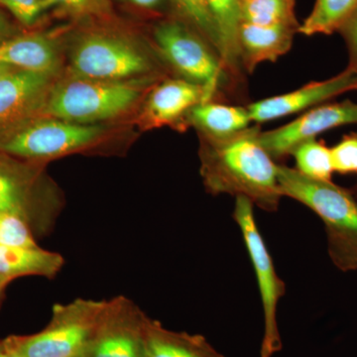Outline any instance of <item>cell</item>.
<instances>
[{
	"mask_svg": "<svg viewBox=\"0 0 357 357\" xmlns=\"http://www.w3.org/2000/svg\"><path fill=\"white\" fill-rule=\"evenodd\" d=\"M132 6L138 8L144 9V10L153 11L159 9L163 6L165 0H126Z\"/></svg>",
	"mask_w": 357,
	"mask_h": 357,
	"instance_id": "4dcf8cb0",
	"label": "cell"
},
{
	"mask_svg": "<svg viewBox=\"0 0 357 357\" xmlns=\"http://www.w3.org/2000/svg\"><path fill=\"white\" fill-rule=\"evenodd\" d=\"M143 84L74 76L54 84L42 116L93 124L126 114L140 100Z\"/></svg>",
	"mask_w": 357,
	"mask_h": 357,
	"instance_id": "277c9868",
	"label": "cell"
},
{
	"mask_svg": "<svg viewBox=\"0 0 357 357\" xmlns=\"http://www.w3.org/2000/svg\"><path fill=\"white\" fill-rule=\"evenodd\" d=\"M0 65L56 77L61 59L52 37L42 33H27L0 43Z\"/></svg>",
	"mask_w": 357,
	"mask_h": 357,
	"instance_id": "2e32d148",
	"label": "cell"
},
{
	"mask_svg": "<svg viewBox=\"0 0 357 357\" xmlns=\"http://www.w3.org/2000/svg\"><path fill=\"white\" fill-rule=\"evenodd\" d=\"M34 234L27 223L13 215H0V248H36Z\"/></svg>",
	"mask_w": 357,
	"mask_h": 357,
	"instance_id": "484cf974",
	"label": "cell"
},
{
	"mask_svg": "<svg viewBox=\"0 0 357 357\" xmlns=\"http://www.w3.org/2000/svg\"><path fill=\"white\" fill-rule=\"evenodd\" d=\"M294 24L259 25L243 22L239 29V53L245 74H252L265 62L274 63L292 48L299 30Z\"/></svg>",
	"mask_w": 357,
	"mask_h": 357,
	"instance_id": "9a60e30c",
	"label": "cell"
},
{
	"mask_svg": "<svg viewBox=\"0 0 357 357\" xmlns=\"http://www.w3.org/2000/svg\"><path fill=\"white\" fill-rule=\"evenodd\" d=\"M282 197L304 204L325 225L328 251L333 264L344 272L357 270V199L332 181L306 177L278 164Z\"/></svg>",
	"mask_w": 357,
	"mask_h": 357,
	"instance_id": "7a4b0ae2",
	"label": "cell"
},
{
	"mask_svg": "<svg viewBox=\"0 0 357 357\" xmlns=\"http://www.w3.org/2000/svg\"><path fill=\"white\" fill-rule=\"evenodd\" d=\"M13 68L9 67V66L6 65H0V79H2L4 76H6L7 74L13 70Z\"/></svg>",
	"mask_w": 357,
	"mask_h": 357,
	"instance_id": "836d02e7",
	"label": "cell"
},
{
	"mask_svg": "<svg viewBox=\"0 0 357 357\" xmlns=\"http://www.w3.org/2000/svg\"><path fill=\"white\" fill-rule=\"evenodd\" d=\"M74 76L100 81H129L154 73L149 56L115 33L89 31L79 37L70 55Z\"/></svg>",
	"mask_w": 357,
	"mask_h": 357,
	"instance_id": "ba28073f",
	"label": "cell"
},
{
	"mask_svg": "<svg viewBox=\"0 0 357 357\" xmlns=\"http://www.w3.org/2000/svg\"><path fill=\"white\" fill-rule=\"evenodd\" d=\"M60 253L36 248H0V274L13 279L41 276L52 279L62 269Z\"/></svg>",
	"mask_w": 357,
	"mask_h": 357,
	"instance_id": "ffe728a7",
	"label": "cell"
},
{
	"mask_svg": "<svg viewBox=\"0 0 357 357\" xmlns=\"http://www.w3.org/2000/svg\"><path fill=\"white\" fill-rule=\"evenodd\" d=\"M259 126L223 138L199 136L201 175L213 196L244 197L255 206L273 213L282 197L278 164L258 140Z\"/></svg>",
	"mask_w": 357,
	"mask_h": 357,
	"instance_id": "6da1fadb",
	"label": "cell"
},
{
	"mask_svg": "<svg viewBox=\"0 0 357 357\" xmlns=\"http://www.w3.org/2000/svg\"><path fill=\"white\" fill-rule=\"evenodd\" d=\"M170 2L175 11L176 17L198 31L220 55V41L217 29L206 0H170Z\"/></svg>",
	"mask_w": 357,
	"mask_h": 357,
	"instance_id": "cb8c5ba5",
	"label": "cell"
},
{
	"mask_svg": "<svg viewBox=\"0 0 357 357\" xmlns=\"http://www.w3.org/2000/svg\"><path fill=\"white\" fill-rule=\"evenodd\" d=\"M338 32L344 37L349 48V56H351L349 67L357 70V10L352 14L351 17L344 23Z\"/></svg>",
	"mask_w": 357,
	"mask_h": 357,
	"instance_id": "f1b7e54d",
	"label": "cell"
},
{
	"mask_svg": "<svg viewBox=\"0 0 357 357\" xmlns=\"http://www.w3.org/2000/svg\"><path fill=\"white\" fill-rule=\"evenodd\" d=\"M153 40L167 64L182 79L203 88L204 102L217 100L220 89L223 91L234 86L223 69L218 51L198 31L175 15L155 26Z\"/></svg>",
	"mask_w": 357,
	"mask_h": 357,
	"instance_id": "5b68a950",
	"label": "cell"
},
{
	"mask_svg": "<svg viewBox=\"0 0 357 357\" xmlns=\"http://www.w3.org/2000/svg\"><path fill=\"white\" fill-rule=\"evenodd\" d=\"M206 2L217 29L223 69L236 88L245 74L239 53V29L243 23L241 0H206Z\"/></svg>",
	"mask_w": 357,
	"mask_h": 357,
	"instance_id": "e0dca14e",
	"label": "cell"
},
{
	"mask_svg": "<svg viewBox=\"0 0 357 357\" xmlns=\"http://www.w3.org/2000/svg\"><path fill=\"white\" fill-rule=\"evenodd\" d=\"M103 137V129L41 116L0 136V152L43 162L89 150Z\"/></svg>",
	"mask_w": 357,
	"mask_h": 357,
	"instance_id": "52a82bcc",
	"label": "cell"
},
{
	"mask_svg": "<svg viewBox=\"0 0 357 357\" xmlns=\"http://www.w3.org/2000/svg\"><path fill=\"white\" fill-rule=\"evenodd\" d=\"M243 22L259 25L300 24L295 0H241Z\"/></svg>",
	"mask_w": 357,
	"mask_h": 357,
	"instance_id": "7402d4cb",
	"label": "cell"
},
{
	"mask_svg": "<svg viewBox=\"0 0 357 357\" xmlns=\"http://www.w3.org/2000/svg\"><path fill=\"white\" fill-rule=\"evenodd\" d=\"M357 123V103L344 100L321 105L303 112L281 128L258 133L260 144L276 161L290 156L296 147L316 139L319 134L347 124Z\"/></svg>",
	"mask_w": 357,
	"mask_h": 357,
	"instance_id": "8fae6325",
	"label": "cell"
},
{
	"mask_svg": "<svg viewBox=\"0 0 357 357\" xmlns=\"http://www.w3.org/2000/svg\"><path fill=\"white\" fill-rule=\"evenodd\" d=\"M204 91L187 79H166L155 84L145 100L140 121L145 128L185 126L189 112L204 102Z\"/></svg>",
	"mask_w": 357,
	"mask_h": 357,
	"instance_id": "5bb4252c",
	"label": "cell"
},
{
	"mask_svg": "<svg viewBox=\"0 0 357 357\" xmlns=\"http://www.w3.org/2000/svg\"><path fill=\"white\" fill-rule=\"evenodd\" d=\"M48 8L56 7L70 17L109 20L112 16L110 0H46Z\"/></svg>",
	"mask_w": 357,
	"mask_h": 357,
	"instance_id": "d4e9b609",
	"label": "cell"
},
{
	"mask_svg": "<svg viewBox=\"0 0 357 357\" xmlns=\"http://www.w3.org/2000/svg\"><path fill=\"white\" fill-rule=\"evenodd\" d=\"M291 156L296 162V170L306 177L332 181L333 171L332 152L323 141L312 139L293 150Z\"/></svg>",
	"mask_w": 357,
	"mask_h": 357,
	"instance_id": "603a6c76",
	"label": "cell"
},
{
	"mask_svg": "<svg viewBox=\"0 0 357 357\" xmlns=\"http://www.w3.org/2000/svg\"><path fill=\"white\" fill-rule=\"evenodd\" d=\"M232 217L241 229L259 289L264 319L260 356L273 357L283 347L277 312L279 303L285 296L286 284L277 274L272 256L258 229L255 204L244 197H236Z\"/></svg>",
	"mask_w": 357,
	"mask_h": 357,
	"instance_id": "9c48e42d",
	"label": "cell"
},
{
	"mask_svg": "<svg viewBox=\"0 0 357 357\" xmlns=\"http://www.w3.org/2000/svg\"><path fill=\"white\" fill-rule=\"evenodd\" d=\"M0 6L6 7L18 22L27 27L34 25L49 9L46 0H0Z\"/></svg>",
	"mask_w": 357,
	"mask_h": 357,
	"instance_id": "83f0119b",
	"label": "cell"
},
{
	"mask_svg": "<svg viewBox=\"0 0 357 357\" xmlns=\"http://www.w3.org/2000/svg\"><path fill=\"white\" fill-rule=\"evenodd\" d=\"M357 89V70H347L321 82H312L296 91L249 103L251 121L260 124L314 109L335 96Z\"/></svg>",
	"mask_w": 357,
	"mask_h": 357,
	"instance_id": "4fadbf2b",
	"label": "cell"
},
{
	"mask_svg": "<svg viewBox=\"0 0 357 357\" xmlns=\"http://www.w3.org/2000/svg\"><path fill=\"white\" fill-rule=\"evenodd\" d=\"M0 357H21L10 349L6 340H0Z\"/></svg>",
	"mask_w": 357,
	"mask_h": 357,
	"instance_id": "1f68e13d",
	"label": "cell"
},
{
	"mask_svg": "<svg viewBox=\"0 0 357 357\" xmlns=\"http://www.w3.org/2000/svg\"><path fill=\"white\" fill-rule=\"evenodd\" d=\"M107 302L79 298L56 304L51 321L41 332L4 340L21 357H79L102 319Z\"/></svg>",
	"mask_w": 357,
	"mask_h": 357,
	"instance_id": "8992f818",
	"label": "cell"
},
{
	"mask_svg": "<svg viewBox=\"0 0 357 357\" xmlns=\"http://www.w3.org/2000/svg\"><path fill=\"white\" fill-rule=\"evenodd\" d=\"M146 357H225L201 335L175 332L148 317Z\"/></svg>",
	"mask_w": 357,
	"mask_h": 357,
	"instance_id": "d6986e66",
	"label": "cell"
},
{
	"mask_svg": "<svg viewBox=\"0 0 357 357\" xmlns=\"http://www.w3.org/2000/svg\"><path fill=\"white\" fill-rule=\"evenodd\" d=\"M251 122L246 107L213 100L196 105L187 115L185 126L196 128L199 136L223 138L250 128Z\"/></svg>",
	"mask_w": 357,
	"mask_h": 357,
	"instance_id": "ac0fdd59",
	"label": "cell"
},
{
	"mask_svg": "<svg viewBox=\"0 0 357 357\" xmlns=\"http://www.w3.org/2000/svg\"><path fill=\"white\" fill-rule=\"evenodd\" d=\"M147 319L126 296L107 300L102 319L79 357H146Z\"/></svg>",
	"mask_w": 357,
	"mask_h": 357,
	"instance_id": "30bf717a",
	"label": "cell"
},
{
	"mask_svg": "<svg viewBox=\"0 0 357 357\" xmlns=\"http://www.w3.org/2000/svg\"><path fill=\"white\" fill-rule=\"evenodd\" d=\"M54 79L15 69L0 79V136L43 115Z\"/></svg>",
	"mask_w": 357,
	"mask_h": 357,
	"instance_id": "7c38bea8",
	"label": "cell"
},
{
	"mask_svg": "<svg viewBox=\"0 0 357 357\" xmlns=\"http://www.w3.org/2000/svg\"><path fill=\"white\" fill-rule=\"evenodd\" d=\"M331 152L335 172L357 174V132L344 136Z\"/></svg>",
	"mask_w": 357,
	"mask_h": 357,
	"instance_id": "4316f807",
	"label": "cell"
},
{
	"mask_svg": "<svg viewBox=\"0 0 357 357\" xmlns=\"http://www.w3.org/2000/svg\"><path fill=\"white\" fill-rule=\"evenodd\" d=\"M357 10V0H316L298 33L305 36L338 32Z\"/></svg>",
	"mask_w": 357,
	"mask_h": 357,
	"instance_id": "44dd1931",
	"label": "cell"
},
{
	"mask_svg": "<svg viewBox=\"0 0 357 357\" xmlns=\"http://www.w3.org/2000/svg\"><path fill=\"white\" fill-rule=\"evenodd\" d=\"M14 279L11 277L6 276V275L0 274V304L4 298V293H6V288L8 287L9 284L13 282Z\"/></svg>",
	"mask_w": 357,
	"mask_h": 357,
	"instance_id": "d6a6232c",
	"label": "cell"
},
{
	"mask_svg": "<svg viewBox=\"0 0 357 357\" xmlns=\"http://www.w3.org/2000/svg\"><path fill=\"white\" fill-rule=\"evenodd\" d=\"M44 165L0 152V215L20 218L35 236L54 229L63 206L55 185L45 176Z\"/></svg>",
	"mask_w": 357,
	"mask_h": 357,
	"instance_id": "3957f363",
	"label": "cell"
},
{
	"mask_svg": "<svg viewBox=\"0 0 357 357\" xmlns=\"http://www.w3.org/2000/svg\"><path fill=\"white\" fill-rule=\"evenodd\" d=\"M14 27L6 13L0 9V43L14 36Z\"/></svg>",
	"mask_w": 357,
	"mask_h": 357,
	"instance_id": "f546056e",
	"label": "cell"
}]
</instances>
